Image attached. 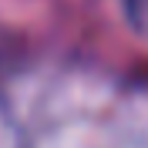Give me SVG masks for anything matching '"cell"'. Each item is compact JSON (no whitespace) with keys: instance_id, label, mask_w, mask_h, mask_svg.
Returning <instances> with one entry per match:
<instances>
[{"instance_id":"obj_1","label":"cell","mask_w":148,"mask_h":148,"mask_svg":"<svg viewBox=\"0 0 148 148\" xmlns=\"http://www.w3.org/2000/svg\"><path fill=\"white\" fill-rule=\"evenodd\" d=\"M125 7H128L131 24H135L141 34H148V0H125Z\"/></svg>"}]
</instances>
